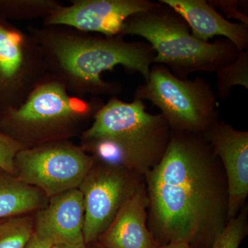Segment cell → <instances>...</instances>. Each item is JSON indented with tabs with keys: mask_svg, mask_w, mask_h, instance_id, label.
Here are the masks:
<instances>
[{
	"mask_svg": "<svg viewBox=\"0 0 248 248\" xmlns=\"http://www.w3.org/2000/svg\"><path fill=\"white\" fill-rule=\"evenodd\" d=\"M220 169L203 135L172 131L164 156L144 176L150 231L160 246L184 241L192 248H211L228 219Z\"/></svg>",
	"mask_w": 248,
	"mask_h": 248,
	"instance_id": "1",
	"label": "cell"
},
{
	"mask_svg": "<svg viewBox=\"0 0 248 248\" xmlns=\"http://www.w3.org/2000/svg\"><path fill=\"white\" fill-rule=\"evenodd\" d=\"M27 29L40 47L48 74L73 95L117 97L123 91L122 85L102 78L104 72L117 66L138 72L146 81L148 79L155 53L147 42L94 35L63 26H29Z\"/></svg>",
	"mask_w": 248,
	"mask_h": 248,
	"instance_id": "2",
	"label": "cell"
},
{
	"mask_svg": "<svg viewBox=\"0 0 248 248\" xmlns=\"http://www.w3.org/2000/svg\"><path fill=\"white\" fill-rule=\"evenodd\" d=\"M104 104L73 95L48 74L20 106L0 113V132L24 148L69 140L89 128Z\"/></svg>",
	"mask_w": 248,
	"mask_h": 248,
	"instance_id": "3",
	"label": "cell"
},
{
	"mask_svg": "<svg viewBox=\"0 0 248 248\" xmlns=\"http://www.w3.org/2000/svg\"><path fill=\"white\" fill-rule=\"evenodd\" d=\"M128 35L144 38L155 53L153 64L164 65L181 79L197 72L216 73L241 53L227 39L211 43L197 38L180 15L159 1L125 21L120 36Z\"/></svg>",
	"mask_w": 248,
	"mask_h": 248,
	"instance_id": "4",
	"label": "cell"
},
{
	"mask_svg": "<svg viewBox=\"0 0 248 248\" xmlns=\"http://www.w3.org/2000/svg\"><path fill=\"white\" fill-rule=\"evenodd\" d=\"M146 108L141 99L126 102L111 97L81 139L113 142L123 153L128 169L144 177L164 156L172 134L161 114L152 115Z\"/></svg>",
	"mask_w": 248,
	"mask_h": 248,
	"instance_id": "5",
	"label": "cell"
},
{
	"mask_svg": "<svg viewBox=\"0 0 248 248\" xmlns=\"http://www.w3.org/2000/svg\"><path fill=\"white\" fill-rule=\"evenodd\" d=\"M134 99L153 103L174 132L202 135L219 120L218 98L208 81L201 77L181 79L164 65L151 66Z\"/></svg>",
	"mask_w": 248,
	"mask_h": 248,
	"instance_id": "6",
	"label": "cell"
},
{
	"mask_svg": "<svg viewBox=\"0 0 248 248\" xmlns=\"http://www.w3.org/2000/svg\"><path fill=\"white\" fill-rule=\"evenodd\" d=\"M94 161L92 155L70 140L23 148L14 159V175L47 197L79 188Z\"/></svg>",
	"mask_w": 248,
	"mask_h": 248,
	"instance_id": "7",
	"label": "cell"
},
{
	"mask_svg": "<svg viewBox=\"0 0 248 248\" xmlns=\"http://www.w3.org/2000/svg\"><path fill=\"white\" fill-rule=\"evenodd\" d=\"M141 177L126 168L94 158L79 187L84 197L85 244L99 240L105 233L124 203L143 183Z\"/></svg>",
	"mask_w": 248,
	"mask_h": 248,
	"instance_id": "8",
	"label": "cell"
},
{
	"mask_svg": "<svg viewBox=\"0 0 248 248\" xmlns=\"http://www.w3.org/2000/svg\"><path fill=\"white\" fill-rule=\"evenodd\" d=\"M47 76L35 38L0 17V113L20 106Z\"/></svg>",
	"mask_w": 248,
	"mask_h": 248,
	"instance_id": "9",
	"label": "cell"
},
{
	"mask_svg": "<svg viewBox=\"0 0 248 248\" xmlns=\"http://www.w3.org/2000/svg\"><path fill=\"white\" fill-rule=\"evenodd\" d=\"M43 19L44 27L63 26L106 37L120 36L130 16L153 9L158 1L150 0H71Z\"/></svg>",
	"mask_w": 248,
	"mask_h": 248,
	"instance_id": "10",
	"label": "cell"
},
{
	"mask_svg": "<svg viewBox=\"0 0 248 248\" xmlns=\"http://www.w3.org/2000/svg\"><path fill=\"white\" fill-rule=\"evenodd\" d=\"M202 135L225 170L230 220L239 215L248 195V133L218 120Z\"/></svg>",
	"mask_w": 248,
	"mask_h": 248,
	"instance_id": "11",
	"label": "cell"
},
{
	"mask_svg": "<svg viewBox=\"0 0 248 248\" xmlns=\"http://www.w3.org/2000/svg\"><path fill=\"white\" fill-rule=\"evenodd\" d=\"M36 213L34 234L39 239L53 246L84 244V202L79 188L49 197Z\"/></svg>",
	"mask_w": 248,
	"mask_h": 248,
	"instance_id": "12",
	"label": "cell"
},
{
	"mask_svg": "<svg viewBox=\"0 0 248 248\" xmlns=\"http://www.w3.org/2000/svg\"><path fill=\"white\" fill-rule=\"evenodd\" d=\"M147 208L148 195L142 183L99 238L100 246L104 248H159L147 227Z\"/></svg>",
	"mask_w": 248,
	"mask_h": 248,
	"instance_id": "13",
	"label": "cell"
},
{
	"mask_svg": "<svg viewBox=\"0 0 248 248\" xmlns=\"http://www.w3.org/2000/svg\"><path fill=\"white\" fill-rule=\"evenodd\" d=\"M180 15L190 28L192 35L209 42L221 36L231 41L240 51L248 49V25L230 22L205 0H159Z\"/></svg>",
	"mask_w": 248,
	"mask_h": 248,
	"instance_id": "14",
	"label": "cell"
},
{
	"mask_svg": "<svg viewBox=\"0 0 248 248\" xmlns=\"http://www.w3.org/2000/svg\"><path fill=\"white\" fill-rule=\"evenodd\" d=\"M48 199L40 189L0 170V221L37 212Z\"/></svg>",
	"mask_w": 248,
	"mask_h": 248,
	"instance_id": "15",
	"label": "cell"
},
{
	"mask_svg": "<svg viewBox=\"0 0 248 248\" xmlns=\"http://www.w3.org/2000/svg\"><path fill=\"white\" fill-rule=\"evenodd\" d=\"M62 5L58 0H0V17L6 20L44 19Z\"/></svg>",
	"mask_w": 248,
	"mask_h": 248,
	"instance_id": "16",
	"label": "cell"
},
{
	"mask_svg": "<svg viewBox=\"0 0 248 248\" xmlns=\"http://www.w3.org/2000/svg\"><path fill=\"white\" fill-rule=\"evenodd\" d=\"M217 96L225 100L231 95L234 86H241L248 89V51H241L232 63L222 67L216 72Z\"/></svg>",
	"mask_w": 248,
	"mask_h": 248,
	"instance_id": "17",
	"label": "cell"
},
{
	"mask_svg": "<svg viewBox=\"0 0 248 248\" xmlns=\"http://www.w3.org/2000/svg\"><path fill=\"white\" fill-rule=\"evenodd\" d=\"M34 234V218L12 217L0 223V248H27Z\"/></svg>",
	"mask_w": 248,
	"mask_h": 248,
	"instance_id": "18",
	"label": "cell"
},
{
	"mask_svg": "<svg viewBox=\"0 0 248 248\" xmlns=\"http://www.w3.org/2000/svg\"><path fill=\"white\" fill-rule=\"evenodd\" d=\"M246 214L239 213L234 218L228 220L210 248H239L246 236Z\"/></svg>",
	"mask_w": 248,
	"mask_h": 248,
	"instance_id": "19",
	"label": "cell"
},
{
	"mask_svg": "<svg viewBox=\"0 0 248 248\" xmlns=\"http://www.w3.org/2000/svg\"><path fill=\"white\" fill-rule=\"evenodd\" d=\"M22 144L0 132V170L14 175V159Z\"/></svg>",
	"mask_w": 248,
	"mask_h": 248,
	"instance_id": "20",
	"label": "cell"
},
{
	"mask_svg": "<svg viewBox=\"0 0 248 248\" xmlns=\"http://www.w3.org/2000/svg\"><path fill=\"white\" fill-rule=\"evenodd\" d=\"M215 9H218L229 19H235L240 23L248 25V15L246 9L248 1L242 0H210L207 1Z\"/></svg>",
	"mask_w": 248,
	"mask_h": 248,
	"instance_id": "21",
	"label": "cell"
},
{
	"mask_svg": "<svg viewBox=\"0 0 248 248\" xmlns=\"http://www.w3.org/2000/svg\"><path fill=\"white\" fill-rule=\"evenodd\" d=\"M52 246L53 245L50 243L39 239L37 236L33 234L30 242L28 244L27 248H51Z\"/></svg>",
	"mask_w": 248,
	"mask_h": 248,
	"instance_id": "22",
	"label": "cell"
},
{
	"mask_svg": "<svg viewBox=\"0 0 248 248\" xmlns=\"http://www.w3.org/2000/svg\"><path fill=\"white\" fill-rule=\"evenodd\" d=\"M159 248H192V247L186 241H177L160 246Z\"/></svg>",
	"mask_w": 248,
	"mask_h": 248,
	"instance_id": "23",
	"label": "cell"
},
{
	"mask_svg": "<svg viewBox=\"0 0 248 248\" xmlns=\"http://www.w3.org/2000/svg\"><path fill=\"white\" fill-rule=\"evenodd\" d=\"M51 248H87V247H86V244L84 243V244L78 245H53Z\"/></svg>",
	"mask_w": 248,
	"mask_h": 248,
	"instance_id": "24",
	"label": "cell"
},
{
	"mask_svg": "<svg viewBox=\"0 0 248 248\" xmlns=\"http://www.w3.org/2000/svg\"><path fill=\"white\" fill-rule=\"evenodd\" d=\"M99 248H102V246H99Z\"/></svg>",
	"mask_w": 248,
	"mask_h": 248,
	"instance_id": "25",
	"label": "cell"
},
{
	"mask_svg": "<svg viewBox=\"0 0 248 248\" xmlns=\"http://www.w3.org/2000/svg\"><path fill=\"white\" fill-rule=\"evenodd\" d=\"M3 221H4V220H1V221H0V223H1V222H2Z\"/></svg>",
	"mask_w": 248,
	"mask_h": 248,
	"instance_id": "26",
	"label": "cell"
}]
</instances>
